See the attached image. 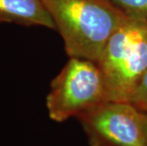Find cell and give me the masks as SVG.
Returning a JSON list of instances; mask_svg holds the SVG:
<instances>
[{
  "label": "cell",
  "mask_w": 147,
  "mask_h": 146,
  "mask_svg": "<svg viewBox=\"0 0 147 146\" xmlns=\"http://www.w3.org/2000/svg\"><path fill=\"white\" fill-rule=\"evenodd\" d=\"M97 64L104 74L108 101L129 102L147 70V21L126 17L109 38Z\"/></svg>",
  "instance_id": "7a4b0ae2"
},
{
  "label": "cell",
  "mask_w": 147,
  "mask_h": 146,
  "mask_svg": "<svg viewBox=\"0 0 147 146\" xmlns=\"http://www.w3.org/2000/svg\"><path fill=\"white\" fill-rule=\"evenodd\" d=\"M69 57L98 62L126 16L111 0H43Z\"/></svg>",
  "instance_id": "6da1fadb"
},
{
  "label": "cell",
  "mask_w": 147,
  "mask_h": 146,
  "mask_svg": "<svg viewBox=\"0 0 147 146\" xmlns=\"http://www.w3.org/2000/svg\"><path fill=\"white\" fill-rule=\"evenodd\" d=\"M0 23L55 30L43 0H0Z\"/></svg>",
  "instance_id": "5b68a950"
},
{
  "label": "cell",
  "mask_w": 147,
  "mask_h": 146,
  "mask_svg": "<svg viewBox=\"0 0 147 146\" xmlns=\"http://www.w3.org/2000/svg\"><path fill=\"white\" fill-rule=\"evenodd\" d=\"M107 101V87L99 65L87 59L69 57L52 80L46 102L49 117L63 122Z\"/></svg>",
  "instance_id": "3957f363"
},
{
  "label": "cell",
  "mask_w": 147,
  "mask_h": 146,
  "mask_svg": "<svg viewBox=\"0 0 147 146\" xmlns=\"http://www.w3.org/2000/svg\"><path fill=\"white\" fill-rule=\"evenodd\" d=\"M128 18L147 21V0H111Z\"/></svg>",
  "instance_id": "8992f818"
},
{
  "label": "cell",
  "mask_w": 147,
  "mask_h": 146,
  "mask_svg": "<svg viewBox=\"0 0 147 146\" xmlns=\"http://www.w3.org/2000/svg\"><path fill=\"white\" fill-rule=\"evenodd\" d=\"M143 133H144L145 146H147V113H143Z\"/></svg>",
  "instance_id": "ba28073f"
},
{
  "label": "cell",
  "mask_w": 147,
  "mask_h": 146,
  "mask_svg": "<svg viewBox=\"0 0 147 146\" xmlns=\"http://www.w3.org/2000/svg\"><path fill=\"white\" fill-rule=\"evenodd\" d=\"M129 102L140 111L147 113V70L140 80L136 88L134 89L129 99Z\"/></svg>",
  "instance_id": "52a82bcc"
},
{
  "label": "cell",
  "mask_w": 147,
  "mask_h": 146,
  "mask_svg": "<svg viewBox=\"0 0 147 146\" xmlns=\"http://www.w3.org/2000/svg\"><path fill=\"white\" fill-rule=\"evenodd\" d=\"M78 119L91 146H145L143 112L129 102H105Z\"/></svg>",
  "instance_id": "277c9868"
}]
</instances>
